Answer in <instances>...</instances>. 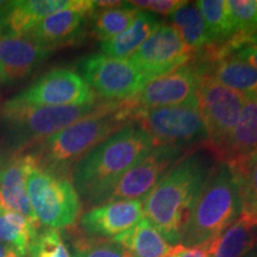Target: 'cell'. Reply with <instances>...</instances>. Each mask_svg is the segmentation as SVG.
I'll return each mask as SVG.
<instances>
[{"instance_id":"obj_34","label":"cell","mask_w":257,"mask_h":257,"mask_svg":"<svg viewBox=\"0 0 257 257\" xmlns=\"http://www.w3.org/2000/svg\"><path fill=\"white\" fill-rule=\"evenodd\" d=\"M168 257H208L206 245L197 248H184L181 245H175L173 252Z\"/></svg>"},{"instance_id":"obj_27","label":"cell","mask_w":257,"mask_h":257,"mask_svg":"<svg viewBox=\"0 0 257 257\" xmlns=\"http://www.w3.org/2000/svg\"><path fill=\"white\" fill-rule=\"evenodd\" d=\"M68 232L69 252L72 257H131L121 244L113 239L96 238L73 227Z\"/></svg>"},{"instance_id":"obj_40","label":"cell","mask_w":257,"mask_h":257,"mask_svg":"<svg viewBox=\"0 0 257 257\" xmlns=\"http://www.w3.org/2000/svg\"><path fill=\"white\" fill-rule=\"evenodd\" d=\"M0 88H2V87H0Z\"/></svg>"},{"instance_id":"obj_9","label":"cell","mask_w":257,"mask_h":257,"mask_svg":"<svg viewBox=\"0 0 257 257\" xmlns=\"http://www.w3.org/2000/svg\"><path fill=\"white\" fill-rule=\"evenodd\" d=\"M100 100L79 73L69 68H54L44 73L28 87L6 99L0 106L42 107V106L83 105Z\"/></svg>"},{"instance_id":"obj_4","label":"cell","mask_w":257,"mask_h":257,"mask_svg":"<svg viewBox=\"0 0 257 257\" xmlns=\"http://www.w3.org/2000/svg\"><path fill=\"white\" fill-rule=\"evenodd\" d=\"M243 212L242 195L233 170L217 161L193 205L179 245L197 248L206 245Z\"/></svg>"},{"instance_id":"obj_1","label":"cell","mask_w":257,"mask_h":257,"mask_svg":"<svg viewBox=\"0 0 257 257\" xmlns=\"http://www.w3.org/2000/svg\"><path fill=\"white\" fill-rule=\"evenodd\" d=\"M216 162L211 152L191 150L143 200L144 218L170 245H179L193 205Z\"/></svg>"},{"instance_id":"obj_7","label":"cell","mask_w":257,"mask_h":257,"mask_svg":"<svg viewBox=\"0 0 257 257\" xmlns=\"http://www.w3.org/2000/svg\"><path fill=\"white\" fill-rule=\"evenodd\" d=\"M192 148L180 146L154 147L140 162L100 193L89 207L118 200H144Z\"/></svg>"},{"instance_id":"obj_36","label":"cell","mask_w":257,"mask_h":257,"mask_svg":"<svg viewBox=\"0 0 257 257\" xmlns=\"http://www.w3.org/2000/svg\"><path fill=\"white\" fill-rule=\"evenodd\" d=\"M0 257H22L12 246L0 242Z\"/></svg>"},{"instance_id":"obj_32","label":"cell","mask_w":257,"mask_h":257,"mask_svg":"<svg viewBox=\"0 0 257 257\" xmlns=\"http://www.w3.org/2000/svg\"><path fill=\"white\" fill-rule=\"evenodd\" d=\"M211 48L221 55H230L245 61L246 63L257 69V47L252 44L227 41L226 43L220 44V46H212Z\"/></svg>"},{"instance_id":"obj_15","label":"cell","mask_w":257,"mask_h":257,"mask_svg":"<svg viewBox=\"0 0 257 257\" xmlns=\"http://www.w3.org/2000/svg\"><path fill=\"white\" fill-rule=\"evenodd\" d=\"M51 53L27 35L0 32V87L23 81Z\"/></svg>"},{"instance_id":"obj_24","label":"cell","mask_w":257,"mask_h":257,"mask_svg":"<svg viewBox=\"0 0 257 257\" xmlns=\"http://www.w3.org/2000/svg\"><path fill=\"white\" fill-rule=\"evenodd\" d=\"M170 21L180 37L195 53H200L213 46L206 23L195 3L185 2L184 5L170 15Z\"/></svg>"},{"instance_id":"obj_8","label":"cell","mask_w":257,"mask_h":257,"mask_svg":"<svg viewBox=\"0 0 257 257\" xmlns=\"http://www.w3.org/2000/svg\"><path fill=\"white\" fill-rule=\"evenodd\" d=\"M133 121L149 135L156 146L191 148L206 143L207 128L198 107L170 106L133 112Z\"/></svg>"},{"instance_id":"obj_38","label":"cell","mask_w":257,"mask_h":257,"mask_svg":"<svg viewBox=\"0 0 257 257\" xmlns=\"http://www.w3.org/2000/svg\"><path fill=\"white\" fill-rule=\"evenodd\" d=\"M8 3L9 2H3V0H0V11H2V10L4 9L6 5H8Z\"/></svg>"},{"instance_id":"obj_23","label":"cell","mask_w":257,"mask_h":257,"mask_svg":"<svg viewBox=\"0 0 257 257\" xmlns=\"http://www.w3.org/2000/svg\"><path fill=\"white\" fill-rule=\"evenodd\" d=\"M112 239L121 244L131 257H168L175 248L147 218Z\"/></svg>"},{"instance_id":"obj_16","label":"cell","mask_w":257,"mask_h":257,"mask_svg":"<svg viewBox=\"0 0 257 257\" xmlns=\"http://www.w3.org/2000/svg\"><path fill=\"white\" fill-rule=\"evenodd\" d=\"M144 218L142 200H118L89 207L79 219L80 230L96 238L112 239Z\"/></svg>"},{"instance_id":"obj_6","label":"cell","mask_w":257,"mask_h":257,"mask_svg":"<svg viewBox=\"0 0 257 257\" xmlns=\"http://www.w3.org/2000/svg\"><path fill=\"white\" fill-rule=\"evenodd\" d=\"M27 155L28 197L38 223L43 227L55 230L75 226L82 202L72 179L42 168L29 154Z\"/></svg>"},{"instance_id":"obj_11","label":"cell","mask_w":257,"mask_h":257,"mask_svg":"<svg viewBox=\"0 0 257 257\" xmlns=\"http://www.w3.org/2000/svg\"><path fill=\"white\" fill-rule=\"evenodd\" d=\"M172 25H160L138 48L128 62L148 81L181 68L197 57Z\"/></svg>"},{"instance_id":"obj_29","label":"cell","mask_w":257,"mask_h":257,"mask_svg":"<svg viewBox=\"0 0 257 257\" xmlns=\"http://www.w3.org/2000/svg\"><path fill=\"white\" fill-rule=\"evenodd\" d=\"M233 170L242 195L243 212L257 219V150L242 159L226 162Z\"/></svg>"},{"instance_id":"obj_5","label":"cell","mask_w":257,"mask_h":257,"mask_svg":"<svg viewBox=\"0 0 257 257\" xmlns=\"http://www.w3.org/2000/svg\"><path fill=\"white\" fill-rule=\"evenodd\" d=\"M110 101L83 105L12 107L0 106V150L6 155L22 154L82 118L94 114Z\"/></svg>"},{"instance_id":"obj_14","label":"cell","mask_w":257,"mask_h":257,"mask_svg":"<svg viewBox=\"0 0 257 257\" xmlns=\"http://www.w3.org/2000/svg\"><path fill=\"white\" fill-rule=\"evenodd\" d=\"M94 10L95 2L75 0L72 6L48 16L24 35L51 51L69 46L85 34Z\"/></svg>"},{"instance_id":"obj_35","label":"cell","mask_w":257,"mask_h":257,"mask_svg":"<svg viewBox=\"0 0 257 257\" xmlns=\"http://www.w3.org/2000/svg\"><path fill=\"white\" fill-rule=\"evenodd\" d=\"M230 41L238 42V43H248V44H252V46L257 47V31L249 32V34L237 35V36L231 38Z\"/></svg>"},{"instance_id":"obj_3","label":"cell","mask_w":257,"mask_h":257,"mask_svg":"<svg viewBox=\"0 0 257 257\" xmlns=\"http://www.w3.org/2000/svg\"><path fill=\"white\" fill-rule=\"evenodd\" d=\"M155 147L136 123H128L86 154L73 167L70 179L81 202L91 206L100 193Z\"/></svg>"},{"instance_id":"obj_26","label":"cell","mask_w":257,"mask_h":257,"mask_svg":"<svg viewBox=\"0 0 257 257\" xmlns=\"http://www.w3.org/2000/svg\"><path fill=\"white\" fill-rule=\"evenodd\" d=\"M40 226L23 214L0 207V242L12 246L22 257L28 256L29 245Z\"/></svg>"},{"instance_id":"obj_22","label":"cell","mask_w":257,"mask_h":257,"mask_svg":"<svg viewBox=\"0 0 257 257\" xmlns=\"http://www.w3.org/2000/svg\"><path fill=\"white\" fill-rule=\"evenodd\" d=\"M160 27V21L154 14L140 10L126 30L111 40L100 42L101 54L113 59L126 60L133 56L147 38Z\"/></svg>"},{"instance_id":"obj_18","label":"cell","mask_w":257,"mask_h":257,"mask_svg":"<svg viewBox=\"0 0 257 257\" xmlns=\"http://www.w3.org/2000/svg\"><path fill=\"white\" fill-rule=\"evenodd\" d=\"M29 157L25 153L10 155L0 167V207L23 214L38 223L27 191Z\"/></svg>"},{"instance_id":"obj_20","label":"cell","mask_w":257,"mask_h":257,"mask_svg":"<svg viewBox=\"0 0 257 257\" xmlns=\"http://www.w3.org/2000/svg\"><path fill=\"white\" fill-rule=\"evenodd\" d=\"M257 150V100H246L229 136L211 150L217 161L232 162Z\"/></svg>"},{"instance_id":"obj_33","label":"cell","mask_w":257,"mask_h":257,"mask_svg":"<svg viewBox=\"0 0 257 257\" xmlns=\"http://www.w3.org/2000/svg\"><path fill=\"white\" fill-rule=\"evenodd\" d=\"M128 4L138 10L150 12L154 15L170 16L180 6L184 5L185 2H182V0H143V2L137 0V2H128Z\"/></svg>"},{"instance_id":"obj_30","label":"cell","mask_w":257,"mask_h":257,"mask_svg":"<svg viewBox=\"0 0 257 257\" xmlns=\"http://www.w3.org/2000/svg\"><path fill=\"white\" fill-rule=\"evenodd\" d=\"M27 257H72L60 230H38L28 249Z\"/></svg>"},{"instance_id":"obj_37","label":"cell","mask_w":257,"mask_h":257,"mask_svg":"<svg viewBox=\"0 0 257 257\" xmlns=\"http://www.w3.org/2000/svg\"><path fill=\"white\" fill-rule=\"evenodd\" d=\"M8 157L9 156L6 155V154H4V153L2 152V150H0V167H2V165L5 162V160L8 159Z\"/></svg>"},{"instance_id":"obj_17","label":"cell","mask_w":257,"mask_h":257,"mask_svg":"<svg viewBox=\"0 0 257 257\" xmlns=\"http://www.w3.org/2000/svg\"><path fill=\"white\" fill-rule=\"evenodd\" d=\"M201 73L238 93L246 100H257V69L245 61L221 55L212 48L200 51L194 59Z\"/></svg>"},{"instance_id":"obj_13","label":"cell","mask_w":257,"mask_h":257,"mask_svg":"<svg viewBox=\"0 0 257 257\" xmlns=\"http://www.w3.org/2000/svg\"><path fill=\"white\" fill-rule=\"evenodd\" d=\"M201 72L194 60L181 68L148 81L134 98L125 100L131 110L194 106L198 107V89Z\"/></svg>"},{"instance_id":"obj_39","label":"cell","mask_w":257,"mask_h":257,"mask_svg":"<svg viewBox=\"0 0 257 257\" xmlns=\"http://www.w3.org/2000/svg\"><path fill=\"white\" fill-rule=\"evenodd\" d=\"M245 257H257V255H250V253H249V255H246Z\"/></svg>"},{"instance_id":"obj_12","label":"cell","mask_w":257,"mask_h":257,"mask_svg":"<svg viewBox=\"0 0 257 257\" xmlns=\"http://www.w3.org/2000/svg\"><path fill=\"white\" fill-rule=\"evenodd\" d=\"M246 99L201 73L198 89V108L207 128L205 146L213 150L229 136L242 112Z\"/></svg>"},{"instance_id":"obj_25","label":"cell","mask_w":257,"mask_h":257,"mask_svg":"<svg viewBox=\"0 0 257 257\" xmlns=\"http://www.w3.org/2000/svg\"><path fill=\"white\" fill-rule=\"evenodd\" d=\"M140 10L127 3L108 9H95L91 16L92 32L100 42L111 40L133 24Z\"/></svg>"},{"instance_id":"obj_28","label":"cell","mask_w":257,"mask_h":257,"mask_svg":"<svg viewBox=\"0 0 257 257\" xmlns=\"http://www.w3.org/2000/svg\"><path fill=\"white\" fill-rule=\"evenodd\" d=\"M195 5L206 23L213 46L226 43L234 36L227 0H199Z\"/></svg>"},{"instance_id":"obj_31","label":"cell","mask_w":257,"mask_h":257,"mask_svg":"<svg viewBox=\"0 0 257 257\" xmlns=\"http://www.w3.org/2000/svg\"><path fill=\"white\" fill-rule=\"evenodd\" d=\"M227 6L234 36L257 31V0H227Z\"/></svg>"},{"instance_id":"obj_19","label":"cell","mask_w":257,"mask_h":257,"mask_svg":"<svg viewBox=\"0 0 257 257\" xmlns=\"http://www.w3.org/2000/svg\"><path fill=\"white\" fill-rule=\"evenodd\" d=\"M75 0H15L0 11V32L24 35L35 25Z\"/></svg>"},{"instance_id":"obj_21","label":"cell","mask_w":257,"mask_h":257,"mask_svg":"<svg viewBox=\"0 0 257 257\" xmlns=\"http://www.w3.org/2000/svg\"><path fill=\"white\" fill-rule=\"evenodd\" d=\"M257 246V219L242 213L206 244L208 257H245Z\"/></svg>"},{"instance_id":"obj_2","label":"cell","mask_w":257,"mask_h":257,"mask_svg":"<svg viewBox=\"0 0 257 257\" xmlns=\"http://www.w3.org/2000/svg\"><path fill=\"white\" fill-rule=\"evenodd\" d=\"M128 123H133V110L126 102L110 101L102 110L82 118L24 153L42 168L70 178L73 167L86 154Z\"/></svg>"},{"instance_id":"obj_10","label":"cell","mask_w":257,"mask_h":257,"mask_svg":"<svg viewBox=\"0 0 257 257\" xmlns=\"http://www.w3.org/2000/svg\"><path fill=\"white\" fill-rule=\"evenodd\" d=\"M79 74L95 94L106 101H125L134 98L148 82L128 60L94 54L83 57Z\"/></svg>"}]
</instances>
